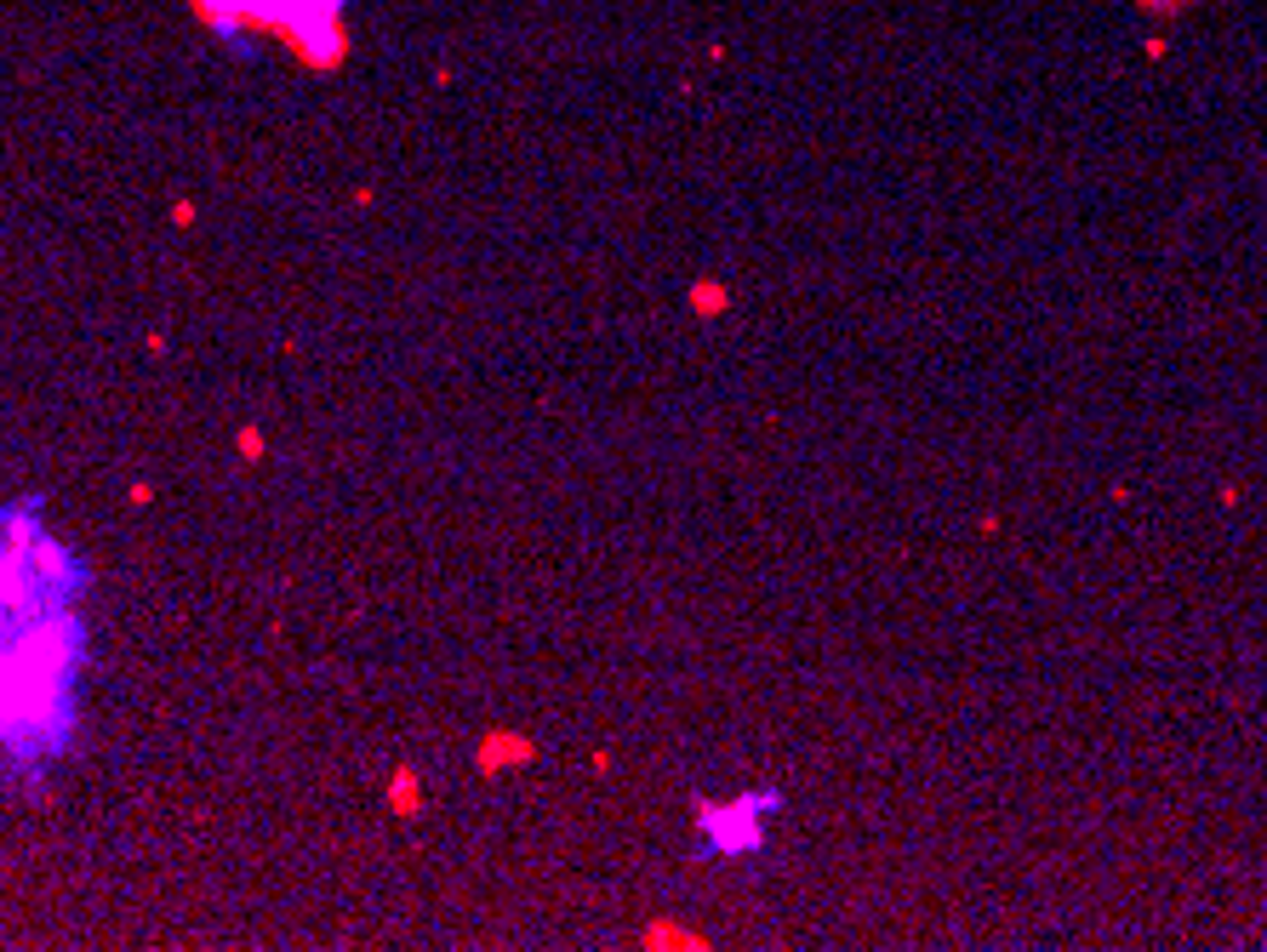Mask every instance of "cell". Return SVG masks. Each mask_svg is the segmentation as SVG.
<instances>
[{
  "mask_svg": "<svg viewBox=\"0 0 1267 952\" xmlns=\"http://www.w3.org/2000/svg\"><path fill=\"white\" fill-rule=\"evenodd\" d=\"M194 12L206 18L217 34H235L246 24L257 29H274L298 46L303 63L314 69H332L349 52V34H343V0H194Z\"/></svg>",
  "mask_w": 1267,
  "mask_h": 952,
  "instance_id": "1",
  "label": "cell"
},
{
  "mask_svg": "<svg viewBox=\"0 0 1267 952\" xmlns=\"http://www.w3.org/2000/svg\"><path fill=\"white\" fill-rule=\"evenodd\" d=\"M777 793H743L731 804H702L696 810V833L714 856H754L765 844V821L777 816Z\"/></svg>",
  "mask_w": 1267,
  "mask_h": 952,
  "instance_id": "2",
  "label": "cell"
},
{
  "mask_svg": "<svg viewBox=\"0 0 1267 952\" xmlns=\"http://www.w3.org/2000/svg\"><path fill=\"white\" fill-rule=\"evenodd\" d=\"M696 308H702V314H720L725 302H720V291H714V286H696Z\"/></svg>",
  "mask_w": 1267,
  "mask_h": 952,
  "instance_id": "3",
  "label": "cell"
}]
</instances>
